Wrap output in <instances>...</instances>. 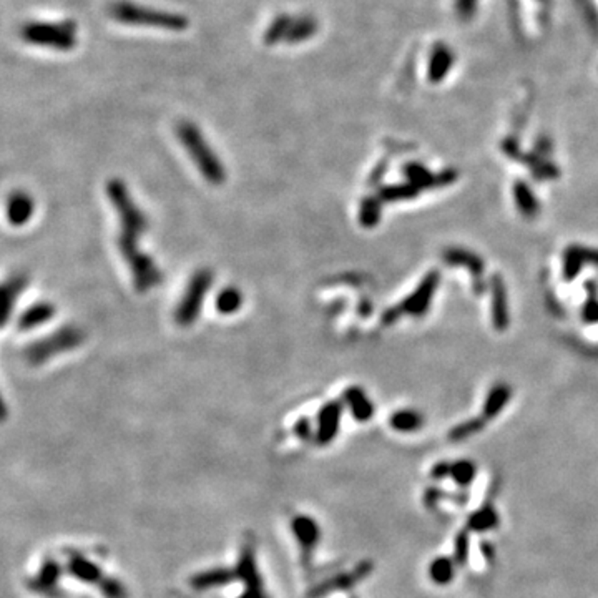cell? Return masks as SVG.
Listing matches in <instances>:
<instances>
[{"instance_id":"1","label":"cell","mask_w":598,"mask_h":598,"mask_svg":"<svg viewBox=\"0 0 598 598\" xmlns=\"http://www.w3.org/2000/svg\"><path fill=\"white\" fill-rule=\"evenodd\" d=\"M107 193L120 221L119 250L132 273L135 289L138 293H148L163 281L162 271L148 255L142 253L138 241L148 228V220L140 206L130 196L128 188L121 180H110Z\"/></svg>"},{"instance_id":"33","label":"cell","mask_w":598,"mask_h":598,"mask_svg":"<svg viewBox=\"0 0 598 598\" xmlns=\"http://www.w3.org/2000/svg\"><path fill=\"white\" fill-rule=\"evenodd\" d=\"M431 477L434 480H442L445 477H450V462H437V464L432 467Z\"/></svg>"},{"instance_id":"19","label":"cell","mask_w":598,"mask_h":598,"mask_svg":"<svg viewBox=\"0 0 598 598\" xmlns=\"http://www.w3.org/2000/svg\"><path fill=\"white\" fill-rule=\"evenodd\" d=\"M391 427L399 432H414L424 425V418L418 411H398L391 416Z\"/></svg>"},{"instance_id":"20","label":"cell","mask_w":598,"mask_h":598,"mask_svg":"<svg viewBox=\"0 0 598 598\" xmlns=\"http://www.w3.org/2000/svg\"><path fill=\"white\" fill-rule=\"evenodd\" d=\"M293 17L288 14H280L273 19V22L268 25V28L263 33V42L266 45H276L280 42H284L286 33H288L289 25H291Z\"/></svg>"},{"instance_id":"30","label":"cell","mask_w":598,"mask_h":598,"mask_svg":"<svg viewBox=\"0 0 598 598\" xmlns=\"http://www.w3.org/2000/svg\"><path fill=\"white\" fill-rule=\"evenodd\" d=\"M583 253L580 248H570V250L567 251L565 256V276L568 280H572L576 273L580 271V266H582L583 263Z\"/></svg>"},{"instance_id":"32","label":"cell","mask_w":598,"mask_h":598,"mask_svg":"<svg viewBox=\"0 0 598 598\" xmlns=\"http://www.w3.org/2000/svg\"><path fill=\"white\" fill-rule=\"evenodd\" d=\"M444 497H447V494H445L444 490H441V488H434V487L427 488V490H425V494H424L425 507H429V509L436 507V505L439 504L441 500L444 499Z\"/></svg>"},{"instance_id":"29","label":"cell","mask_w":598,"mask_h":598,"mask_svg":"<svg viewBox=\"0 0 598 598\" xmlns=\"http://www.w3.org/2000/svg\"><path fill=\"white\" fill-rule=\"evenodd\" d=\"M296 530L298 536L301 537V540L307 547H311L318 540V527H316V524L309 517H299V520H296Z\"/></svg>"},{"instance_id":"5","label":"cell","mask_w":598,"mask_h":598,"mask_svg":"<svg viewBox=\"0 0 598 598\" xmlns=\"http://www.w3.org/2000/svg\"><path fill=\"white\" fill-rule=\"evenodd\" d=\"M85 339V334L74 326H65L49 338L35 341L25 351V359L32 366H42L53 356L78 348Z\"/></svg>"},{"instance_id":"8","label":"cell","mask_w":598,"mask_h":598,"mask_svg":"<svg viewBox=\"0 0 598 598\" xmlns=\"http://www.w3.org/2000/svg\"><path fill=\"white\" fill-rule=\"evenodd\" d=\"M341 414H343V406L338 401L327 402L326 406L321 407L318 414V434H316L318 444L326 445L334 441L336 434L339 431Z\"/></svg>"},{"instance_id":"26","label":"cell","mask_w":598,"mask_h":598,"mask_svg":"<svg viewBox=\"0 0 598 598\" xmlns=\"http://www.w3.org/2000/svg\"><path fill=\"white\" fill-rule=\"evenodd\" d=\"M418 187L412 183L407 185H393V187L381 188L379 191V200L381 201H399V200H409V198L418 195Z\"/></svg>"},{"instance_id":"17","label":"cell","mask_w":598,"mask_h":598,"mask_svg":"<svg viewBox=\"0 0 598 598\" xmlns=\"http://www.w3.org/2000/svg\"><path fill=\"white\" fill-rule=\"evenodd\" d=\"M25 288L24 277H12L8 280L2 288V324H7L10 319L12 311H14L17 298L20 296L22 289Z\"/></svg>"},{"instance_id":"2","label":"cell","mask_w":598,"mask_h":598,"mask_svg":"<svg viewBox=\"0 0 598 598\" xmlns=\"http://www.w3.org/2000/svg\"><path fill=\"white\" fill-rule=\"evenodd\" d=\"M176 135L178 140L183 145V148L188 151L189 158L193 160L198 170L203 178L212 185H221L226 180V171L223 163L218 158V155L210 148L208 142L201 135L200 130L191 121H180L176 126Z\"/></svg>"},{"instance_id":"6","label":"cell","mask_w":598,"mask_h":598,"mask_svg":"<svg viewBox=\"0 0 598 598\" xmlns=\"http://www.w3.org/2000/svg\"><path fill=\"white\" fill-rule=\"evenodd\" d=\"M213 283V275L210 269H200L191 276L189 283L185 289L183 298L180 299L178 307L175 311V321L180 326L188 327L196 321L198 316L203 307L206 293Z\"/></svg>"},{"instance_id":"4","label":"cell","mask_w":598,"mask_h":598,"mask_svg":"<svg viewBox=\"0 0 598 598\" xmlns=\"http://www.w3.org/2000/svg\"><path fill=\"white\" fill-rule=\"evenodd\" d=\"M77 25L70 20L63 22H28L20 28L24 42L39 47L71 50L77 45Z\"/></svg>"},{"instance_id":"27","label":"cell","mask_w":598,"mask_h":598,"mask_svg":"<svg viewBox=\"0 0 598 598\" xmlns=\"http://www.w3.org/2000/svg\"><path fill=\"white\" fill-rule=\"evenodd\" d=\"M484 424H486V420L479 419V418L465 420V422L456 425V427H454L452 431L449 432V441H452V442L464 441V439H467V437L474 436V434L482 431Z\"/></svg>"},{"instance_id":"31","label":"cell","mask_w":598,"mask_h":598,"mask_svg":"<svg viewBox=\"0 0 598 598\" xmlns=\"http://www.w3.org/2000/svg\"><path fill=\"white\" fill-rule=\"evenodd\" d=\"M71 572H74L75 575L78 576V579L83 580H96L99 579V570H96L95 565H92L90 562H87V560H75L74 563H71Z\"/></svg>"},{"instance_id":"21","label":"cell","mask_w":598,"mask_h":598,"mask_svg":"<svg viewBox=\"0 0 598 598\" xmlns=\"http://www.w3.org/2000/svg\"><path fill=\"white\" fill-rule=\"evenodd\" d=\"M243 305V294L239 289L228 286V288H223L220 294L216 296V309L221 314H234L237 311L241 309Z\"/></svg>"},{"instance_id":"18","label":"cell","mask_w":598,"mask_h":598,"mask_svg":"<svg viewBox=\"0 0 598 598\" xmlns=\"http://www.w3.org/2000/svg\"><path fill=\"white\" fill-rule=\"evenodd\" d=\"M511 399V387L507 384H499L490 391L484 404V418L486 419H494L495 416H499V412L504 409L505 404Z\"/></svg>"},{"instance_id":"16","label":"cell","mask_w":598,"mask_h":598,"mask_svg":"<svg viewBox=\"0 0 598 598\" xmlns=\"http://www.w3.org/2000/svg\"><path fill=\"white\" fill-rule=\"evenodd\" d=\"M429 576L434 583L449 585L456 576V560L450 557H437L429 565Z\"/></svg>"},{"instance_id":"22","label":"cell","mask_w":598,"mask_h":598,"mask_svg":"<svg viewBox=\"0 0 598 598\" xmlns=\"http://www.w3.org/2000/svg\"><path fill=\"white\" fill-rule=\"evenodd\" d=\"M513 195H515L517 206H519L520 212L524 213L525 216H536L538 212V203L536 196H533V193L530 191V188L524 181H517L515 187H513Z\"/></svg>"},{"instance_id":"10","label":"cell","mask_w":598,"mask_h":598,"mask_svg":"<svg viewBox=\"0 0 598 598\" xmlns=\"http://www.w3.org/2000/svg\"><path fill=\"white\" fill-rule=\"evenodd\" d=\"M53 316H55V306L50 305L47 301L35 302V305H32L28 309H25L24 313L20 314L17 326H19L20 331H28L49 323Z\"/></svg>"},{"instance_id":"3","label":"cell","mask_w":598,"mask_h":598,"mask_svg":"<svg viewBox=\"0 0 598 598\" xmlns=\"http://www.w3.org/2000/svg\"><path fill=\"white\" fill-rule=\"evenodd\" d=\"M108 15L113 20L126 25H145V27L163 28V31L181 32L188 28V19L180 14H171L166 10L158 8L143 7L138 3L126 2V0H117L108 7Z\"/></svg>"},{"instance_id":"23","label":"cell","mask_w":598,"mask_h":598,"mask_svg":"<svg viewBox=\"0 0 598 598\" xmlns=\"http://www.w3.org/2000/svg\"><path fill=\"white\" fill-rule=\"evenodd\" d=\"M444 258L447 263H456V264H464L470 269V273H472L474 277H480L482 276L484 271V264L482 259L479 258V256L472 255V253H467V251H459V250H449L445 251Z\"/></svg>"},{"instance_id":"34","label":"cell","mask_w":598,"mask_h":598,"mask_svg":"<svg viewBox=\"0 0 598 598\" xmlns=\"http://www.w3.org/2000/svg\"><path fill=\"white\" fill-rule=\"evenodd\" d=\"M583 318L587 323H598V302L597 301L590 299V301L585 305Z\"/></svg>"},{"instance_id":"25","label":"cell","mask_w":598,"mask_h":598,"mask_svg":"<svg viewBox=\"0 0 598 598\" xmlns=\"http://www.w3.org/2000/svg\"><path fill=\"white\" fill-rule=\"evenodd\" d=\"M381 218V200L379 198H364L359 208V221L366 228H374Z\"/></svg>"},{"instance_id":"24","label":"cell","mask_w":598,"mask_h":598,"mask_svg":"<svg viewBox=\"0 0 598 598\" xmlns=\"http://www.w3.org/2000/svg\"><path fill=\"white\" fill-rule=\"evenodd\" d=\"M475 474H477V467L472 461L462 459V461H456L450 464V479L461 487H467L469 484H472Z\"/></svg>"},{"instance_id":"35","label":"cell","mask_w":598,"mask_h":598,"mask_svg":"<svg viewBox=\"0 0 598 598\" xmlns=\"http://www.w3.org/2000/svg\"><path fill=\"white\" fill-rule=\"evenodd\" d=\"M296 432H298L299 436H301V437L309 436V432H311V429H309V420H307V419H301V420H299V422L296 424Z\"/></svg>"},{"instance_id":"7","label":"cell","mask_w":598,"mask_h":598,"mask_svg":"<svg viewBox=\"0 0 598 598\" xmlns=\"http://www.w3.org/2000/svg\"><path fill=\"white\" fill-rule=\"evenodd\" d=\"M436 286H437V275L436 273H431L427 277H424V281L419 284V288L416 289L409 298L404 299L402 305H399L398 307H393V309H389L387 313H384V316H382V321H384V324L394 323L395 319H398V316L402 313H409L416 316L424 314L425 311H427L429 302H431V299L434 296V291H436Z\"/></svg>"},{"instance_id":"11","label":"cell","mask_w":598,"mask_h":598,"mask_svg":"<svg viewBox=\"0 0 598 598\" xmlns=\"http://www.w3.org/2000/svg\"><path fill=\"white\" fill-rule=\"evenodd\" d=\"M499 524H500V519H499V513L495 511L494 504L487 502L480 509H477V511L470 513L469 519H467V530H470V532L484 533V532H488V530H494L495 527H499Z\"/></svg>"},{"instance_id":"28","label":"cell","mask_w":598,"mask_h":598,"mask_svg":"<svg viewBox=\"0 0 598 598\" xmlns=\"http://www.w3.org/2000/svg\"><path fill=\"white\" fill-rule=\"evenodd\" d=\"M469 550H470V538L469 530L464 529L457 533L456 545H454V560L457 565L464 567L469 562Z\"/></svg>"},{"instance_id":"15","label":"cell","mask_w":598,"mask_h":598,"mask_svg":"<svg viewBox=\"0 0 598 598\" xmlns=\"http://www.w3.org/2000/svg\"><path fill=\"white\" fill-rule=\"evenodd\" d=\"M318 32V22L309 15L302 17H293L291 25H289L288 33H286L284 44L288 45H296L301 42H306L307 39L314 35Z\"/></svg>"},{"instance_id":"9","label":"cell","mask_w":598,"mask_h":598,"mask_svg":"<svg viewBox=\"0 0 598 598\" xmlns=\"http://www.w3.org/2000/svg\"><path fill=\"white\" fill-rule=\"evenodd\" d=\"M35 203H33L32 196L25 191H15L8 196L7 200V218L10 225L24 226L25 223L31 221Z\"/></svg>"},{"instance_id":"12","label":"cell","mask_w":598,"mask_h":598,"mask_svg":"<svg viewBox=\"0 0 598 598\" xmlns=\"http://www.w3.org/2000/svg\"><path fill=\"white\" fill-rule=\"evenodd\" d=\"M344 401L348 402L354 419L361 420V422H366L374 416V404L369 401L368 394L361 387L354 386L344 391Z\"/></svg>"},{"instance_id":"13","label":"cell","mask_w":598,"mask_h":598,"mask_svg":"<svg viewBox=\"0 0 598 598\" xmlns=\"http://www.w3.org/2000/svg\"><path fill=\"white\" fill-rule=\"evenodd\" d=\"M492 319H494V326L499 331L507 327V296H505V288L500 276H495L492 280Z\"/></svg>"},{"instance_id":"14","label":"cell","mask_w":598,"mask_h":598,"mask_svg":"<svg viewBox=\"0 0 598 598\" xmlns=\"http://www.w3.org/2000/svg\"><path fill=\"white\" fill-rule=\"evenodd\" d=\"M404 175L407 176L409 183L416 185L418 188H431L432 185H445L450 183L452 180H456V173H454V171H445V173H442L441 176H434L420 165H407L404 168Z\"/></svg>"}]
</instances>
